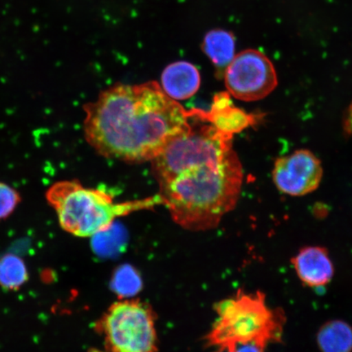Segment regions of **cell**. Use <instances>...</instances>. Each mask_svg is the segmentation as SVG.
Listing matches in <instances>:
<instances>
[{
  "mask_svg": "<svg viewBox=\"0 0 352 352\" xmlns=\"http://www.w3.org/2000/svg\"><path fill=\"white\" fill-rule=\"evenodd\" d=\"M232 138L209 121L208 112L195 109L187 129L151 161L157 195L184 230H214L235 209L243 170Z\"/></svg>",
  "mask_w": 352,
  "mask_h": 352,
  "instance_id": "obj_1",
  "label": "cell"
},
{
  "mask_svg": "<svg viewBox=\"0 0 352 352\" xmlns=\"http://www.w3.org/2000/svg\"><path fill=\"white\" fill-rule=\"evenodd\" d=\"M83 110L87 142L100 156L126 162L153 161L187 129L193 112L169 98L155 81L118 83Z\"/></svg>",
  "mask_w": 352,
  "mask_h": 352,
  "instance_id": "obj_2",
  "label": "cell"
},
{
  "mask_svg": "<svg viewBox=\"0 0 352 352\" xmlns=\"http://www.w3.org/2000/svg\"><path fill=\"white\" fill-rule=\"evenodd\" d=\"M217 318L205 337L212 352H234L237 346L255 343L266 347L283 338L285 316L267 305L261 292L239 289L214 305Z\"/></svg>",
  "mask_w": 352,
  "mask_h": 352,
  "instance_id": "obj_3",
  "label": "cell"
},
{
  "mask_svg": "<svg viewBox=\"0 0 352 352\" xmlns=\"http://www.w3.org/2000/svg\"><path fill=\"white\" fill-rule=\"evenodd\" d=\"M45 197L56 211L61 228L78 237L98 235L108 231L118 218L162 205L158 195L116 202L107 192L83 187L78 180H63L52 184Z\"/></svg>",
  "mask_w": 352,
  "mask_h": 352,
  "instance_id": "obj_4",
  "label": "cell"
},
{
  "mask_svg": "<svg viewBox=\"0 0 352 352\" xmlns=\"http://www.w3.org/2000/svg\"><path fill=\"white\" fill-rule=\"evenodd\" d=\"M155 323V314L146 302L125 299L113 302L94 328L108 352H158Z\"/></svg>",
  "mask_w": 352,
  "mask_h": 352,
  "instance_id": "obj_5",
  "label": "cell"
},
{
  "mask_svg": "<svg viewBox=\"0 0 352 352\" xmlns=\"http://www.w3.org/2000/svg\"><path fill=\"white\" fill-rule=\"evenodd\" d=\"M223 78L228 94L248 102L265 98L278 85L274 64L256 50H246L236 54Z\"/></svg>",
  "mask_w": 352,
  "mask_h": 352,
  "instance_id": "obj_6",
  "label": "cell"
},
{
  "mask_svg": "<svg viewBox=\"0 0 352 352\" xmlns=\"http://www.w3.org/2000/svg\"><path fill=\"white\" fill-rule=\"evenodd\" d=\"M323 177L321 162L314 153L299 149L288 156L277 158L272 178L278 190L292 197L314 192Z\"/></svg>",
  "mask_w": 352,
  "mask_h": 352,
  "instance_id": "obj_7",
  "label": "cell"
},
{
  "mask_svg": "<svg viewBox=\"0 0 352 352\" xmlns=\"http://www.w3.org/2000/svg\"><path fill=\"white\" fill-rule=\"evenodd\" d=\"M294 270L303 285L310 288L324 287L334 275V267L327 248L306 246L292 259Z\"/></svg>",
  "mask_w": 352,
  "mask_h": 352,
  "instance_id": "obj_8",
  "label": "cell"
},
{
  "mask_svg": "<svg viewBox=\"0 0 352 352\" xmlns=\"http://www.w3.org/2000/svg\"><path fill=\"white\" fill-rule=\"evenodd\" d=\"M162 88L176 101L195 96L201 86V76L195 65L179 60L167 65L161 76Z\"/></svg>",
  "mask_w": 352,
  "mask_h": 352,
  "instance_id": "obj_9",
  "label": "cell"
},
{
  "mask_svg": "<svg viewBox=\"0 0 352 352\" xmlns=\"http://www.w3.org/2000/svg\"><path fill=\"white\" fill-rule=\"evenodd\" d=\"M208 117L217 129L232 135L254 124L256 118L252 114L233 107L230 96L226 92L214 96Z\"/></svg>",
  "mask_w": 352,
  "mask_h": 352,
  "instance_id": "obj_10",
  "label": "cell"
},
{
  "mask_svg": "<svg viewBox=\"0 0 352 352\" xmlns=\"http://www.w3.org/2000/svg\"><path fill=\"white\" fill-rule=\"evenodd\" d=\"M201 50L214 65L217 76L223 77L228 66L236 56V38L228 30H211L205 35Z\"/></svg>",
  "mask_w": 352,
  "mask_h": 352,
  "instance_id": "obj_11",
  "label": "cell"
},
{
  "mask_svg": "<svg viewBox=\"0 0 352 352\" xmlns=\"http://www.w3.org/2000/svg\"><path fill=\"white\" fill-rule=\"evenodd\" d=\"M320 352H352V327L342 320H331L316 333Z\"/></svg>",
  "mask_w": 352,
  "mask_h": 352,
  "instance_id": "obj_12",
  "label": "cell"
},
{
  "mask_svg": "<svg viewBox=\"0 0 352 352\" xmlns=\"http://www.w3.org/2000/svg\"><path fill=\"white\" fill-rule=\"evenodd\" d=\"M29 279L28 267L16 254H8L0 258V286L4 289H19Z\"/></svg>",
  "mask_w": 352,
  "mask_h": 352,
  "instance_id": "obj_13",
  "label": "cell"
},
{
  "mask_svg": "<svg viewBox=\"0 0 352 352\" xmlns=\"http://www.w3.org/2000/svg\"><path fill=\"white\" fill-rule=\"evenodd\" d=\"M21 202V193L10 184L0 182V220L10 217Z\"/></svg>",
  "mask_w": 352,
  "mask_h": 352,
  "instance_id": "obj_14",
  "label": "cell"
},
{
  "mask_svg": "<svg viewBox=\"0 0 352 352\" xmlns=\"http://www.w3.org/2000/svg\"><path fill=\"white\" fill-rule=\"evenodd\" d=\"M266 347L249 343V344L237 346L234 352H265Z\"/></svg>",
  "mask_w": 352,
  "mask_h": 352,
  "instance_id": "obj_15",
  "label": "cell"
},
{
  "mask_svg": "<svg viewBox=\"0 0 352 352\" xmlns=\"http://www.w3.org/2000/svg\"><path fill=\"white\" fill-rule=\"evenodd\" d=\"M344 130L349 135H352V104L347 110L344 120Z\"/></svg>",
  "mask_w": 352,
  "mask_h": 352,
  "instance_id": "obj_16",
  "label": "cell"
}]
</instances>
